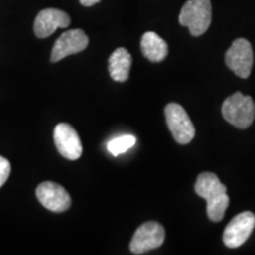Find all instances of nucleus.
<instances>
[{"label": "nucleus", "instance_id": "obj_1", "mask_svg": "<svg viewBox=\"0 0 255 255\" xmlns=\"http://www.w3.org/2000/svg\"><path fill=\"white\" fill-rule=\"evenodd\" d=\"M195 191L207 201V215L213 222L221 221L229 206L227 187L213 173H202L197 176Z\"/></svg>", "mask_w": 255, "mask_h": 255}, {"label": "nucleus", "instance_id": "obj_2", "mask_svg": "<svg viewBox=\"0 0 255 255\" xmlns=\"http://www.w3.org/2000/svg\"><path fill=\"white\" fill-rule=\"evenodd\" d=\"M178 21L189 28L191 36H202L212 23L210 0H188L181 9Z\"/></svg>", "mask_w": 255, "mask_h": 255}, {"label": "nucleus", "instance_id": "obj_3", "mask_svg": "<svg viewBox=\"0 0 255 255\" xmlns=\"http://www.w3.org/2000/svg\"><path fill=\"white\" fill-rule=\"evenodd\" d=\"M223 119L239 129H246L255 119V103L251 96L235 92L222 104Z\"/></svg>", "mask_w": 255, "mask_h": 255}, {"label": "nucleus", "instance_id": "obj_4", "mask_svg": "<svg viewBox=\"0 0 255 255\" xmlns=\"http://www.w3.org/2000/svg\"><path fill=\"white\" fill-rule=\"evenodd\" d=\"M165 121L173 133L175 141L180 144H188L195 136V127L188 116L187 111L177 103H170L164 109Z\"/></svg>", "mask_w": 255, "mask_h": 255}, {"label": "nucleus", "instance_id": "obj_5", "mask_svg": "<svg viewBox=\"0 0 255 255\" xmlns=\"http://www.w3.org/2000/svg\"><path fill=\"white\" fill-rule=\"evenodd\" d=\"M253 62V49L250 41L245 38L235 39L226 52V64L240 78L250 77Z\"/></svg>", "mask_w": 255, "mask_h": 255}, {"label": "nucleus", "instance_id": "obj_6", "mask_svg": "<svg viewBox=\"0 0 255 255\" xmlns=\"http://www.w3.org/2000/svg\"><path fill=\"white\" fill-rule=\"evenodd\" d=\"M165 231L158 222L149 221L137 228L130 242V251L132 254H144L163 245Z\"/></svg>", "mask_w": 255, "mask_h": 255}, {"label": "nucleus", "instance_id": "obj_7", "mask_svg": "<svg viewBox=\"0 0 255 255\" xmlns=\"http://www.w3.org/2000/svg\"><path fill=\"white\" fill-rule=\"evenodd\" d=\"M255 228V215L252 212H242L234 216L223 233V242L229 248L242 246Z\"/></svg>", "mask_w": 255, "mask_h": 255}, {"label": "nucleus", "instance_id": "obj_8", "mask_svg": "<svg viewBox=\"0 0 255 255\" xmlns=\"http://www.w3.org/2000/svg\"><path fill=\"white\" fill-rule=\"evenodd\" d=\"M89 38L83 30H70L64 32L53 45L51 52V62L57 63L65 57L76 55L87 49Z\"/></svg>", "mask_w": 255, "mask_h": 255}, {"label": "nucleus", "instance_id": "obj_9", "mask_svg": "<svg viewBox=\"0 0 255 255\" xmlns=\"http://www.w3.org/2000/svg\"><path fill=\"white\" fill-rule=\"evenodd\" d=\"M36 195L41 205L51 212H65L71 206V197L58 183L49 181L40 183L36 190Z\"/></svg>", "mask_w": 255, "mask_h": 255}, {"label": "nucleus", "instance_id": "obj_10", "mask_svg": "<svg viewBox=\"0 0 255 255\" xmlns=\"http://www.w3.org/2000/svg\"><path fill=\"white\" fill-rule=\"evenodd\" d=\"M55 144L57 150L63 157L71 159H78L82 156L83 145L75 128H72L68 123H59L55 128Z\"/></svg>", "mask_w": 255, "mask_h": 255}, {"label": "nucleus", "instance_id": "obj_11", "mask_svg": "<svg viewBox=\"0 0 255 255\" xmlns=\"http://www.w3.org/2000/svg\"><path fill=\"white\" fill-rule=\"evenodd\" d=\"M68 13L57 8H46L38 13L34 20V33L38 38L50 37L57 28H65L70 25Z\"/></svg>", "mask_w": 255, "mask_h": 255}, {"label": "nucleus", "instance_id": "obj_12", "mask_svg": "<svg viewBox=\"0 0 255 255\" xmlns=\"http://www.w3.org/2000/svg\"><path fill=\"white\" fill-rule=\"evenodd\" d=\"M143 56L150 62H162L168 56V44L155 32H145L141 39Z\"/></svg>", "mask_w": 255, "mask_h": 255}, {"label": "nucleus", "instance_id": "obj_13", "mask_svg": "<svg viewBox=\"0 0 255 255\" xmlns=\"http://www.w3.org/2000/svg\"><path fill=\"white\" fill-rule=\"evenodd\" d=\"M132 58L129 51L124 47L115 50L109 58L110 77L116 82H126L129 78Z\"/></svg>", "mask_w": 255, "mask_h": 255}, {"label": "nucleus", "instance_id": "obj_14", "mask_svg": "<svg viewBox=\"0 0 255 255\" xmlns=\"http://www.w3.org/2000/svg\"><path fill=\"white\" fill-rule=\"evenodd\" d=\"M136 143V138L132 135H124L116 137L108 143V150L114 156H119L130 148H132Z\"/></svg>", "mask_w": 255, "mask_h": 255}, {"label": "nucleus", "instance_id": "obj_15", "mask_svg": "<svg viewBox=\"0 0 255 255\" xmlns=\"http://www.w3.org/2000/svg\"><path fill=\"white\" fill-rule=\"evenodd\" d=\"M9 173H11V164L5 157L0 156V188L8 180Z\"/></svg>", "mask_w": 255, "mask_h": 255}, {"label": "nucleus", "instance_id": "obj_16", "mask_svg": "<svg viewBox=\"0 0 255 255\" xmlns=\"http://www.w3.org/2000/svg\"><path fill=\"white\" fill-rule=\"evenodd\" d=\"M100 1L101 0H79V2H81L83 6H87V7H90V6L98 4Z\"/></svg>", "mask_w": 255, "mask_h": 255}]
</instances>
